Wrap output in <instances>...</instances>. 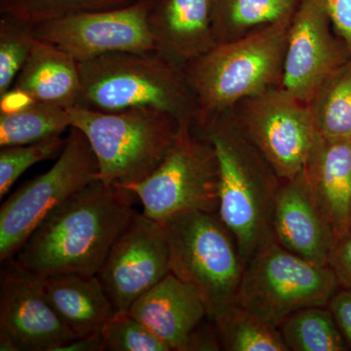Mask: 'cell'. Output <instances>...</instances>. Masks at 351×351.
Returning a JSON list of instances; mask_svg holds the SVG:
<instances>
[{
    "instance_id": "6da1fadb",
    "label": "cell",
    "mask_w": 351,
    "mask_h": 351,
    "mask_svg": "<svg viewBox=\"0 0 351 351\" xmlns=\"http://www.w3.org/2000/svg\"><path fill=\"white\" fill-rule=\"evenodd\" d=\"M137 196L97 179L60 205L36 228L13 263L39 278L97 276L128 225Z\"/></svg>"
},
{
    "instance_id": "7a4b0ae2",
    "label": "cell",
    "mask_w": 351,
    "mask_h": 351,
    "mask_svg": "<svg viewBox=\"0 0 351 351\" xmlns=\"http://www.w3.org/2000/svg\"><path fill=\"white\" fill-rule=\"evenodd\" d=\"M218 159V214L234 235L245 263L274 239L272 210L281 179L240 128L232 110L214 117L201 128Z\"/></svg>"
},
{
    "instance_id": "3957f363",
    "label": "cell",
    "mask_w": 351,
    "mask_h": 351,
    "mask_svg": "<svg viewBox=\"0 0 351 351\" xmlns=\"http://www.w3.org/2000/svg\"><path fill=\"white\" fill-rule=\"evenodd\" d=\"M78 107L101 112L154 108L197 127L199 108L182 69L152 52H119L78 62Z\"/></svg>"
},
{
    "instance_id": "277c9868",
    "label": "cell",
    "mask_w": 351,
    "mask_h": 351,
    "mask_svg": "<svg viewBox=\"0 0 351 351\" xmlns=\"http://www.w3.org/2000/svg\"><path fill=\"white\" fill-rule=\"evenodd\" d=\"M292 18L218 44L182 68L199 108L196 128L244 99L281 84Z\"/></svg>"
},
{
    "instance_id": "5b68a950",
    "label": "cell",
    "mask_w": 351,
    "mask_h": 351,
    "mask_svg": "<svg viewBox=\"0 0 351 351\" xmlns=\"http://www.w3.org/2000/svg\"><path fill=\"white\" fill-rule=\"evenodd\" d=\"M69 112L71 127L84 134L93 149L98 180L110 186H124L149 177L186 126L154 108L101 112L75 106Z\"/></svg>"
},
{
    "instance_id": "8992f818",
    "label": "cell",
    "mask_w": 351,
    "mask_h": 351,
    "mask_svg": "<svg viewBox=\"0 0 351 351\" xmlns=\"http://www.w3.org/2000/svg\"><path fill=\"white\" fill-rule=\"evenodd\" d=\"M171 272L199 294L211 319L237 302L245 269L232 232L218 213L188 212L163 223Z\"/></svg>"
},
{
    "instance_id": "52a82bcc",
    "label": "cell",
    "mask_w": 351,
    "mask_h": 351,
    "mask_svg": "<svg viewBox=\"0 0 351 351\" xmlns=\"http://www.w3.org/2000/svg\"><path fill=\"white\" fill-rule=\"evenodd\" d=\"M339 287L330 265L308 262L272 239L245 265L237 302L279 328L300 309L328 306Z\"/></svg>"
},
{
    "instance_id": "ba28073f",
    "label": "cell",
    "mask_w": 351,
    "mask_h": 351,
    "mask_svg": "<svg viewBox=\"0 0 351 351\" xmlns=\"http://www.w3.org/2000/svg\"><path fill=\"white\" fill-rule=\"evenodd\" d=\"M135 193L147 218L160 223L193 211L218 213V159L209 138L186 125L167 156L143 181L122 186Z\"/></svg>"
},
{
    "instance_id": "9c48e42d",
    "label": "cell",
    "mask_w": 351,
    "mask_h": 351,
    "mask_svg": "<svg viewBox=\"0 0 351 351\" xmlns=\"http://www.w3.org/2000/svg\"><path fill=\"white\" fill-rule=\"evenodd\" d=\"M99 176V164L87 138L69 128L63 151L47 172L20 186L0 209V261L12 260L36 228L60 205Z\"/></svg>"
},
{
    "instance_id": "30bf717a",
    "label": "cell",
    "mask_w": 351,
    "mask_h": 351,
    "mask_svg": "<svg viewBox=\"0 0 351 351\" xmlns=\"http://www.w3.org/2000/svg\"><path fill=\"white\" fill-rule=\"evenodd\" d=\"M230 110L281 180L302 172L318 133L308 104L278 85L244 99Z\"/></svg>"
},
{
    "instance_id": "8fae6325",
    "label": "cell",
    "mask_w": 351,
    "mask_h": 351,
    "mask_svg": "<svg viewBox=\"0 0 351 351\" xmlns=\"http://www.w3.org/2000/svg\"><path fill=\"white\" fill-rule=\"evenodd\" d=\"M152 0L110 10L71 14L34 25V38L82 62L119 52L156 51L149 27Z\"/></svg>"
},
{
    "instance_id": "7c38bea8",
    "label": "cell",
    "mask_w": 351,
    "mask_h": 351,
    "mask_svg": "<svg viewBox=\"0 0 351 351\" xmlns=\"http://www.w3.org/2000/svg\"><path fill=\"white\" fill-rule=\"evenodd\" d=\"M169 274L170 250L165 228L135 212L113 243L97 277L115 313H125L136 300Z\"/></svg>"
},
{
    "instance_id": "4fadbf2b",
    "label": "cell",
    "mask_w": 351,
    "mask_h": 351,
    "mask_svg": "<svg viewBox=\"0 0 351 351\" xmlns=\"http://www.w3.org/2000/svg\"><path fill=\"white\" fill-rule=\"evenodd\" d=\"M75 338L46 299L43 279L12 261L0 284V350L58 351Z\"/></svg>"
},
{
    "instance_id": "5bb4252c",
    "label": "cell",
    "mask_w": 351,
    "mask_h": 351,
    "mask_svg": "<svg viewBox=\"0 0 351 351\" xmlns=\"http://www.w3.org/2000/svg\"><path fill=\"white\" fill-rule=\"evenodd\" d=\"M351 58L325 11L301 0L291 21L280 86L308 103L321 85Z\"/></svg>"
},
{
    "instance_id": "9a60e30c",
    "label": "cell",
    "mask_w": 351,
    "mask_h": 351,
    "mask_svg": "<svg viewBox=\"0 0 351 351\" xmlns=\"http://www.w3.org/2000/svg\"><path fill=\"white\" fill-rule=\"evenodd\" d=\"M277 243L319 265H329L337 237L329 221L314 202L304 172L281 180L271 217Z\"/></svg>"
},
{
    "instance_id": "2e32d148",
    "label": "cell",
    "mask_w": 351,
    "mask_h": 351,
    "mask_svg": "<svg viewBox=\"0 0 351 351\" xmlns=\"http://www.w3.org/2000/svg\"><path fill=\"white\" fill-rule=\"evenodd\" d=\"M214 0H152L149 27L157 54L184 68L217 45Z\"/></svg>"
},
{
    "instance_id": "e0dca14e",
    "label": "cell",
    "mask_w": 351,
    "mask_h": 351,
    "mask_svg": "<svg viewBox=\"0 0 351 351\" xmlns=\"http://www.w3.org/2000/svg\"><path fill=\"white\" fill-rule=\"evenodd\" d=\"M302 172L338 240L351 226V138L317 133Z\"/></svg>"
},
{
    "instance_id": "ac0fdd59",
    "label": "cell",
    "mask_w": 351,
    "mask_h": 351,
    "mask_svg": "<svg viewBox=\"0 0 351 351\" xmlns=\"http://www.w3.org/2000/svg\"><path fill=\"white\" fill-rule=\"evenodd\" d=\"M128 311L170 351H184L191 332L209 316L195 289L172 272L136 300Z\"/></svg>"
},
{
    "instance_id": "d6986e66",
    "label": "cell",
    "mask_w": 351,
    "mask_h": 351,
    "mask_svg": "<svg viewBox=\"0 0 351 351\" xmlns=\"http://www.w3.org/2000/svg\"><path fill=\"white\" fill-rule=\"evenodd\" d=\"M41 279L46 299L76 338L101 332L115 313L97 276L61 274Z\"/></svg>"
},
{
    "instance_id": "ffe728a7",
    "label": "cell",
    "mask_w": 351,
    "mask_h": 351,
    "mask_svg": "<svg viewBox=\"0 0 351 351\" xmlns=\"http://www.w3.org/2000/svg\"><path fill=\"white\" fill-rule=\"evenodd\" d=\"M12 87L27 92L34 101L69 110L80 98L78 62L61 48L36 39Z\"/></svg>"
},
{
    "instance_id": "44dd1931",
    "label": "cell",
    "mask_w": 351,
    "mask_h": 351,
    "mask_svg": "<svg viewBox=\"0 0 351 351\" xmlns=\"http://www.w3.org/2000/svg\"><path fill=\"white\" fill-rule=\"evenodd\" d=\"M301 0H214L212 27L218 44L232 43L289 19Z\"/></svg>"
},
{
    "instance_id": "7402d4cb",
    "label": "cell",
    "mask_w": 351,
    "mask_h": 351,
    "mask_svg": "<svg viewBox=\"0 0 351 351\" xmlns=\"http://www.w3.org/2000/svg\"><path fill=\"white\" fill-rule=\"evenodd\" d=\"M221 350L289 351L278 328L239 302H232L215 318Z\"/></svg>"
},
{
    "instance_id": "603a6c76",
    "label": "cell",
    "mask_w": 351,
    "mask_h": 351,
    "mask_svg": "<svg viewBox=\"0 0 351 351\" xmlns=\"http://www.w3.org/2000/svg\"><path fill=\"white\" fill-rule=\"evenodd\" d=\"M278 329L289 351H343L348 348L327 306L300 309Z\"/></svg>"
},
{
    "instance_id": "cb8c5ba5",
    "label": "cell",
    "mask_w": 351,
    "mask_h": 351,
    "mask_svg": "<svg viewBox=\"0 0 351 351\" xmlns=\"http://www.w3.org/2000/svg\"><path fill=\"white\" fill-rule=\"evenodd\" d=\"M307 104L318 133L351 138V58L325 80Z\"/></svg>"
},
{
    "instance_id": "d4e9b609",
    "label": "cell",
    "mask_w": 351,
    "mask_h": 351,
    "mask_svg": "<svg viewBox=\"0 0 351 351\" xmlns=\"http://www.w3.org/2000/svg\"><path fill=\"white\" fill-rule=\"evenodd\" d=\"M71 127L68 108L34 101L14 113H0V147L34 144Z\"/></svg>"
},
{
    "instance_id": "484cf974",
    "label": "cell",
    "mask_w": 351,
    "mask_h": 351,
    "mask_svg": "<svg viewBox=\"0 0 351 351\" xmlns=\"http://www.w3.org/2000/svg\"><path fill=\"white\" fill-rule=\"evenodd\" d=\"M138 1L141 0H0V14L36 25L71 14L121 8Z\"/></svg>"
},
{
    "instance_id": "4316f807",
    "label": "cell",
    "mask_w": 351,
    "mask_h": 351,
    "mask_svg": "<svg viewBox=\"0 0 351 351\" xmlns=\"http://www.w3.org/2000/svg\"><path fill=\"white\" fill-rule=\"evenodd\" d=\"M0 15V95H2L13 86L36 38L34 25L12 16Z\"/></svg>"
},
{
    "instance_id": "83f0119b",
    "label": "cell",
    "mask_w": 351,
    "mask_h": 351,
    "mask_svg": "<svg viewBox=\"0 0 351 351\" xmlns=\"http://www.w3.org/2000/svg\"><path fill=\"white\" fill-rule=\"evenodd\" d=\"M66 138L54 136L34 144L1 147L0 151V198H3L16 181L34 164L59 156Z\"/></svg>"
},
{
    "instance_id": "f1b7e54d",
    "label": "cell",
    "mask_w": 351,
    "mask_h": 351,
    "mask_svg": "<svg viewBox=\"0 0 351 351\" xmlns=\"http://www.w3.org/2000/svg\"><path fill=\"white\" fill-rule=\"evenodd\" d=\"M104 351H170L129 311L115 313L101 330Z\"/></svg>"
},
{
    "instance_id": "f546056e",
    "label": "cell",
    "mask_w": 351,
    "mask_h": 351,
    "mask_svg": "<svg viewBox=\"0 0 351 351\" xmlns=\"http://www.w3.org/2000/svg\"><path fill=\"white\" fill-rule=\"evenodd\" d=\"M325 11L351 52V0H313Z\"/></svg>"
},
{
    "instance_id": "4dcf8cb0",
    "label": "cell",
    "mask_w": 351,
    "mask_h": 351,
    "mask_svg": "<svg viewBox=\"0 0 351 351\" xmlns=\"http://www.w3.org/2000/svg\"><path fill=\"white\" fill-rule=\"evenodd\" d=\"M329 265L336 274L339 286L351 289V226L337 240L330 255Z\"/></svg>"
},
{
    "instance_id": "1f68e13d",
    "label": "cell",
    "mask_w": 351,
    "mask_h": 351,
    "mask_svg": "<svg viewBox=\"0 0 351 351\" xmlns=\"http://www.w3.org/2000/svg\"><path fill=\"white\" fill-rule=\"evenodd\" d=\"M348 346H351V289L339 287L328 304Z\"/></svg>"
},
{
    "instance_id": "d6a6232c",
    "label": "cell",
    "mask_w": 351,
    "mask_h": 351,
    "mask_svg": "<svg viewBox=\"0 0 351 351\" xmlns=\"http://www.w3.org/2000/svg\"><path fill=\"white\" fill-rule=\"evenodd\" d=\"M221 350L218 331L213 319L208 316L191 332L184 351Z\"/></svg>"
},
{
    "instance_id": "836d02e7",
    "label": "cell",
    "mask_w": 351,
    "mask_h": 351,
    "mask_svg": "<svg viewBox=\"0 0 351 351\" xmlns=\"http://www.w3.org/2000/svg\"><path fill=\"white\" fill-rule=\"evenodd\" d=\"M34 103V99L27 92L11 87L5 93L0 95V113L20 112Z\"/></svg>"
},
{
    "instance_id": "e575fe53",
    "label": "cell",
    "mask_w": 351,
    "mask_h": 351,
    "mask_svg": "<svg viewBox=\"0 0 351 351\" xmlns=\"http://www.w3.org/2000/svg\"><path fill=\"white\" fill-rule=\"evenodd\" d=\"M58 351H104L103 337L101 332L77 337Z\"/></svg>"
}]
</instances>
